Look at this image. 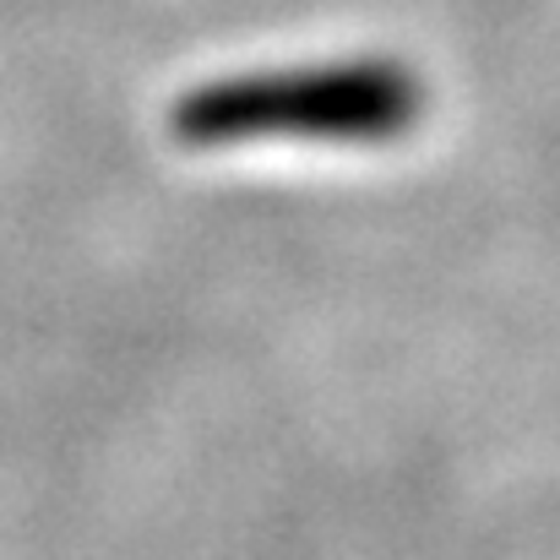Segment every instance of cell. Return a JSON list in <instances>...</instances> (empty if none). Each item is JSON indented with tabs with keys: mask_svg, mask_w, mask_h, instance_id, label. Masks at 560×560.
<instances>
[{
	"mask_svg": "<svg viewBox=\"0 0 560 560\" xmlns=\"http://www.w3.org/2000/svg\"><path fill=\"white\" fill-rule=\"evenodd\" d=\"M413 120V88L392 71H354L338 82H300L294 93H223L186 115L190 137H250V131H305V137H392Z\"/></svg>",
	"mask_w": 560,
	"mask_h": 560,
	"instance_id": "cell-1",
	"label": "cell"
}]
</instances>
